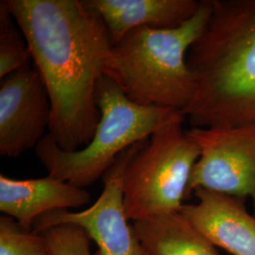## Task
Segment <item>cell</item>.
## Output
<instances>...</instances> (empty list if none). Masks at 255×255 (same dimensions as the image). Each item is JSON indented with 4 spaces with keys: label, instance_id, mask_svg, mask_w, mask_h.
<instances>
[{
    "label": "cell",
    "instance_id": "obj_13",
    "mask_svg": "<svg viewBox=\"0 0 255 255\" xmlns=\"http://www.w3.org/2000/svg\"><path fill=\"white\" fill-rule=\"evenodd\" d=\"M27 41L4 0L0 2V79L30 64Z\"/></svg>",
    "mask_w": 255,
    "mask_h": 255
},
{
    "label": "cell",
    "instance_id": "obj_5",
    "mask_svg": "<svg viewBox=\"0 0 255 255\" xmlns=\"http://www.w3.org/2000/svg\"><path fill=\"white\" fill-rule=\"evenodd\" d=\"M181 114L158 128L131 156L123 176L128 221L179 213L200 148L183 129Z\"/></svg>",
    "mask_w": 255,
    "mask_h": 255
},
{
    "label": "cell",
    "instance_id": "obj_14",
    "mask_svg": "<svg viewBox=\"0 0 255 255\" xmlns=\"http://www.w3.org/2000/svg\"><path fill=\"white\" fill-rule=\"evenodd\" d=\"M0 255H50L45 238L27 232L10 217L0 218Z\"/></svg>",
    "mask_w": 255,
    "mask_h": 255
},
{
    "label": "cell",
    "instance_id": "obj_2",
    "mask_svg": "<svg viewBox=\"0 0 255 255\" xmlns=\"http://www.w3.org/2000/svg\"><path fill=\"white\" fill-rule=\"evenodd\" d=\"M209 21L187 55L192 127L255 124V0H212Z\"/></svg>",
    "mask_w": 255,
    "mask_h": 255
},
{
    "label": "cell",
    "instance_id": "obj_8",
    "mask_svg": "<svg viewBox=\"0 0 255 255\" xmlns=\"http://www.w3.org/2000/svg\"><path fill=\"white\" fill-rule=\"evenodd\" d=\"M0 80V155L15 158L36 147L47 134L51 103L34 65L27 64Z\"/></svg>",
    "mask_w": 255,
    "mask_h": 255
},
{
    "label": "cell",
    "instance_id": "obj_15",
    "mask_svg": "<svg viewBox=\"0 0 255 255\" xmlns=\"http://www.w3.org/2000/svg\"><path fill=\"white\" fill-rule=\"evenodd\" d=\"M40 235L45 238L50 255H91L90 237L77 225H58Z\"/></svg>",
    "mask_w": 255,
    "mask_h": 255
},
{
    "label": "cell",
    "instance_id": "obj_12",
    "mask_svg": "<svg viewBox=\"0 0 255 255\" xmlns=\"http://www.w3.org/2000/svg\"><path fill=\"white\" fill-rule=\"evenodd\" d=\"M132 226L150 255H220L180 213L137 220Z\"/></svg>",
    "mask_w": 255,
    "mask_h": 255
},
{
    "label": "cell",
    "instance_id": "obj_3",
    "mask_svg": "<svg viewBox=\"0 0 255 255\" xmlns=\"http://www.w3.org/2000/svg\"><path fill=\"white\" fill-rule=\"evenodd\" d=\"M212 0H201L197 13L173 28L138 27L114 45L113 76L128 98L142 106L183 113L195 93L187 55L209 21Z\"/></svg>",
    "mask_w": 255,
    "mask_h": 255
},
{
    "label": "cell",
    "instance_id": "obj_4",
    "mask_svg": "<svg viewBox=\"0 0 255 255\" xmlns=\"http://www.w3.org/2000/svg\"><path fill=\"white\" fill-rule=\"evenodd\" d=\"M96 100L101 120L87 146L66 151L47 132L35 147L36 156L48 175L83 189L102 178L128 148L147 140L158 128L182 114L137 104L110 76L100 80Z\"/></svg>",
    "mask_w": 255,
    "mask_h": 255
},
{
    "label": "cell",
    "instance_id": "obj_1",
    "mask_svg": "<svg viewBox=\"0 0 255 255\" xmlns=\"http://www.w3.org/2000/svg\"><path fill=\"white\" fill-rule=\"evenodd\" d=\"M51 103L48 133L66 151L87 146L101 120L97 86L116 69L103 21L82 0H4Z\"/></svg>",
    "mask_w": 255,
    "mask_h": 255
},
{
    "label": "cell",
    "instance_id": "obj_6",
    "mask_svg": "<svg viewBox=\"0 0 255 255\" xmlns=\"http://www.w3.org/2000/svg\"><path fill=\"white\" fill-rule=\"evenodd\" d=\"M187 135L200 148L186 199L198 188L253 201L255 216V124L192 127Z\"/></svg>",
    "mask_w": 255,
    "mask_h": 255
},
{
    "label": "cell",
    "instance_id": "obj_10",
    "mask_svg": "<svg viewBox=\"0 0 255 255\" xmlns=\"http://www.w3.org/2000/svg\"><path fill=\"white\" fill-rule=\"evenodd\" d=\"M90 201L85 189L50 175L27 180L0 175V211L27 232H32L35 220L47 213L77 209Z\"/></svg>",
    "mask_w": 255,
    "mask_h": 255
},
{
    "label": "cell",
    "instance_id": "obj_9",
    "mask_svg": "<svg viewBox=\"0 0 255 255\" xmlns=\"http://www.w3.org/2000/svg\"><path fill=\"white\" fill-rule=\"evenodd\" d=\"M195 203L183 204L180 214L216 247L232 255H255V216L244 199L203 188L196 189Z\"/></svg>",
    "mask_w": 255,
    "mask_h": 255
},
{
    "label": "cell",
    "instance_id": "obj_11",
    "mask_svg": "<svg viewBox=\"0 0 255 255\" xmlns=\"http://www.w3.org/2000/svg\"><path fill=\"white\" fill-rule=\"evenodd\" d=\"M103 21L114 45L138 27L173 28L200 9L197 0H82Z\"/></svg>",
    "mask_w": 255,
    "mask_h": 255
},
{
    "label": "cell",
    "instance_id": "obj_7",
    "mask_svg": "<svg viewBox=\"0 0 255 255\" xmlns=\"http://www.w3.org/2000/svg\"><path fill=\"white\" fill-rule=\"evenodd\" d=\"M143 142L119 155L103 175V190L93 205L80 212L58 210L47 213L35 220L32 232L40 234L50 227L73 224L83 229L99 247L95 255H150L137 237L132 224L128 223L123 203L124 172Z\"/></svg>",
    "mask_w": 255,
    "mask_h": 255
}]
</instances>
